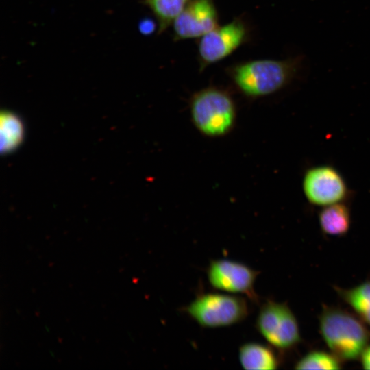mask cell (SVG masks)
Segmentation results:
<instances>
[{
	"instance_id": "obj_1",
	"label": "cell",
	"mask_w": 370,
	"mask_h": 370,
	"mask_svg": "<svg viewBox=\"0 0 370 370\" xmlns=\"http://www.w3.org/2000/svg\"><path fill=\"white\" fill-rule=\"evenodd\" d=\"M301 56L284 60H252L226 69L235 87L245 97L257 99L273 95L296 79L302 67Z\"/></svg>"
},
{
	"instance_id": "obj_2",
	"label": "cell",
	"mask_w": 370,
	"mask_h": 370,
	"mask_svg": "<svg viewBox=\"0 0 370 370\" xmlns=\"http://www.w3.org/2000/svg\"><path fill=\"white\" fill-rule=\"evenodd\" d=\"M319 330L330 352L343 361L360 357L370 341V330L356 314L341 308L324 306Z\"/></svg>"
},
{
	"instance_id": "obj_3",
	"label": "cell",
	"mask_w": 370,
	"mask_h": 370,
	"mask_svg": "<svg viewBox=\"0 0 370 370\" xmlns=\"http://www.w3.org/2000/svg\"><path fill=\"white\" fill-rule=\"evenodd\" d=\"M193 125L203 135L217 138L231 132L236 119V108L230 94L216 86L196 92L190 101Z\"/></svg>"
},
{
	"instance_id": "obj_4",
	"label": "cell",
	"mask_w": 370,
	"mask_h": 370,
	"mask_svg": "<svg viewBox=\"0 0 370 370\" xmlns=\"http://www.w3.org/2000/svg\"><path fill=\"white\" fill-rule=\"evenodd\" d=\"M184 311L200 326L216 328L244 321L249 313L247 300L229 293H202Z\"/></svg>"
},
{
	"instance_id": "obj_5",
	"label": "cell",
	"mask_w": 370,
	"mask_h": 370,
	"mask_svg": "<svg viewBox=\"0 0 370 370\" xmlns=\"http://www.w3.org/2000/svg\"><path fill=\"white\" fill-rule=\"evenodd\" d=\"M256 328L275 349L284 352L301 342L297 320L285 303L267 300L260 308Z\"/></svg>"
},
{
	"instance_id": "obj_6",
	"label": "cell",
	"mask_w": 370,
	"mask_h": 370,
	"mask_svg": "<svg viewBox=\"0 0 370 370\" xmlns=\"http://www.w3.org/2000/svg\"><path fill=\"white\" fill-rule=\"evenodd\" d=\"M250 28L241 16L224 25H218L199 38L197 57L199 69L217 63L233 53L249 38Z\"/></svg>"
},
{
	"instance_id": "obj_7",
	"label": "cell",
	"mask_w": 370,
	"mask_h": 370,
	"mask_svg": "<svg viewBox=\"0 0 370 370\" xmlns=\"http://www.w3.org/2000/svg\"><path fill=\"white\" fill-rule=\"evenodd\" d=\"M306 199L314 206L325 207L345 202L350 190L341 173L330 164H320L306 170L302 178Z\"/></svg>"
},
{
	"instance_id": "obj_8",
	"label": "cell",
	"mask_w": 370,
	"mask_h": 370,
	"mask_svg": "<svg viewBox=\"0 0 370 370\" xmlns=\"http://www.w3.org/2000/svg\"><path fill=\"white\" fill-rule=\"evenodd\" d=\"M206 273L209 284L214 289L244 295L251 301H258L254 289L258 272L247 264L225 258L212 260Z\"/></svg>"
},
{
	"instance_id": "obj_9",
	"label": "cell",
	"mask_w": 370,
	"mask_h": 370,
	"mask_svg": "<svg viewBox=\"0 0 370 370\" xmlns=\"http://www.w3.org/2000/svg\"><path fill=\"white\" fill-rule=\"evenodd\" d=\"M172 25L176 41L201 38L219 25L214 0H189Z\"/></svg>"
},
{
	"instance_id": "obj_10",
	"label": "cell",
	"mask_w": 370,
	"mask_h": 370,
	"mask_svg": "<svg viewBox=\"0 0 370 370\" xmlns=\"http://www.w3.org/2000/svg\"><path fill=\"white\" fill-rule=\"evenodd\" d=\"M238 359L245 369H276L280 365L273 348L259 343H247L238 349Z\"/></svg>"
},
{
	"instance_id": "obj_11",
	"label": "cell",
	"mask_w": 370,
	"mask_h": 370,
	"mask_svg": "<svg viewBox=\"0 0 370 370\" xmlns=\"http://www.w3.org/2000/svg\"><path fill=\"white\" fill-rule=\"evenodd\" d=\"M321 231L328 235L341 236L346 234L351 226V211L345 202L322 207L318 215Z\"/></svg>"
},
{
	"instance_id": "obj_12",
	"label": "cell",
	"mask_w": 370,
	"mask_h": 370,
	"mask_svg": "<svg viewBox=\"0 0 370 370\" xmlns=\"http://www.w3.org/2000/svg\"><path fill=\"white\" fill-rule=\"evenodd\" d=\"M335 290L355 314L366 325L370 326V280L351 288L335 287Z\"/></svg>"
},
{
	"instance_id": "obj_13",
	"label": "cell",
	"mask_w": 370,
	"mask_h": 370,
	"mask_svg": "<svg viewBox=\"0 0 370 370\" xmlns=\"http://www.w3.org/2000/svg\"><path fill=\"white\" fill-rule=\"evenodd\" d=\"M189 0H144L158 25V33L173 25Z\"/></svg>"
},
{
	"instance_id": "obj_14",
	"label": "cell",
	"mask_w": 370,
	"mask_h": 370,
	"mask_svg": "<svg viewBox=\"0 0 370 370\" xmlns=\"http://www.w3.org/2000/svg\"><path fill=\"white\" fill-rule=\"evenodd\" d=\"M24 128L21 119L14 114L5 112L1 115V151L8 153L21 143Z\"/></svg>"
},
{
	"instance_id": "obj_15",
	"label": "cell",
	"mask_w": 370,
	"mask_h": 370,
	"mask_svg": "<svg viewBox=\"0 0 370 370\" xmlns=\"http://www.w3.org/2000/svg\"><path fill=\"white\" fill-rule=\"evenodd\" d=\"M342 361L332 353L321 350L308 352L295 364V369H340Z\"/></svg>"
},
{
	"instance_id": "obj_16",
	"label": "cell",
	"mask_w": 370,
	"mask_h": 370,
	"mask_svg": "<svg viewBox=\"0 0 370 370\" xmlns=\"http://www.w3.org/2000/svg\"><path fill=\"white\" fill-rule=\"evenodd\" d=\"M157 26L158 29V25L152 19L145 18L139 24V29L142 34L149 35L156 30Z\"/></svg>"
},
{
	"instance_id": "obj_17",
	"label": "cell",
	"mask_w": 370,
	"mask_h": 370,
	"mask_svg": "<svg viewBox=\"0 0 370 370\" xmlns=\"http://www.w3.org/2000/svg\"><path fill=\"white\" fill-rule=\"evenodd\" d=\"M360 359L362 368L370 370V344L365 349Z\"/></svg>"
}]
</instances>
